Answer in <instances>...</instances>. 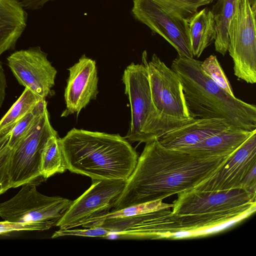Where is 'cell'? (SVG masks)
<instances>
[{
	"instance_id": "obj_13",
	"label": "cell",
	"mask_w": 256,
	"mask_h": 256,
	"mask_svg": "<svg viewBox=\"0 0 256 256\" xmlns=\"http://www.w3.org/2000/svg\"><path fill=\"white\" fill-rule=\"evenodd\" d=\"M6 59L8 66L20 85L42 98L52 94L57 70L40 47L16 50Z\"/></svg>"
},
{
	"instance_id": "obj_20",
	"label": "cell",
	"mask_w": 256,
	"mask_h": 256,
	"mask_svg": "<svg viewBox=\"0 0 256 256\" xmlns=\"http://www.w3.org/2000/svg\"><path fill=\"white\" fill-rule=\"evenodd\" d=\"M237 0H216L210 10L215 22L216 50L224 56L228 52V28L236 5Z\"/></svg>"
},
{
	"instance_id": "obj_23",
	"label": "cell",
	"mask_w": 256,
	"mask_h": 256,
	"mask_svg": "<svg viewBox=\"0 0 256 256\" xmlns=\"http://www.w3.org/2000/svg\"><path fill=\"white\" fill-rule=\"evenodd\" d=\"M47 110V102L44 99L21 118L10 132V138L6 142L8 146L12 150L14 148L34 129Z\"/></svg>"
},
{
	"instance_id": "obj_17",
	"label": "cell",
	"mask_w": 256,
	"mask_h": 256,
	"mask_svg": "<svg viewBox=\"0 0 256 256\" xmlns=\"http://www.w3.org/2000/svg\"><path fill=\"white\" fill-rule=\"evenodd\" d=\"M255 132L256 129L249 130L230 126L180 152L203 158L226 156Z\"/></svg>"
},
{
	"instance_id": "obj_14",
	"label": "cell",
	"mask_w": 256,
	"mask_h": 256,
	"mask_svg": "<svg viewBox=\"0 0 256 256\" xmlns=\"http://www.w3.org/2000/svg\"><path fill=\"white\" fill-rule=\"evenodd\" d=\"M70 72L64 90L66 108L61 116H68L84 108L98 93L96 61L82 55L78 61L68 69Z\"/></svg>"
},
{
	"instance_id": "obj_5",
	"label": "cell",
	"mask_w": 256,
	"mask_h": 256,
	"mask_svg": "<svg viewBox=\"0 0 256 256\" xmlns=\"http://www.w3.org/2000/svg\"><path fill=\"white\" fill-rule=\"evenodd\" d=\"M122 80L131 110L130 127L124 137L130 142H146L192 118L171 117L156 108L152 98L147 70L142 63L128 65L124 70Z\"/></svg>"
},
{
	"instance_id": "obj_31",
	"label": "cell",
	"mask_w": 256,
	"mask_h": 256,
	"mask_svg": "<svg viewBox=\"0 0 256 256\" xmlns=\"http://www.w3.org/2000/svg\"><path fill=\"white\" fill-rule=\"evenodd\" d=\"M184 2L190 4L197 8L207 5L212 2L214 0H180Z\"/></svg>"
},
{
	"instance_id": "obj_7",
	"label": "cell",
	"mask_w": 256,
	"mask_h": 256,
	"mask_svg": "<svg viewBox=\"0 0 256 256\" xmlns=\"http://www.w3.org/2000/svg\"><path fill=\"white\" fill-rule=\"evenodd\" d=\"M256 12L248 0H237L228 30L234 75L251 84L256 82Z\"/></svg>"
},
{
	"instance_id": "obj_10",
	"label": "cell",
	"mask_w": 256,
	"mask_h": 256,
	"mask_svg": "<svg viewBox=\"0 0 256 256\" xmlns=\"http://www.w3.org/2000/svg\"><path fill=\"white\" fill-rule=\"evenodd\" d=\"M256 132L250 136L210 176L193 189L221 191L244 188L256 192Z\"/></svg>"
},
{
	"instance_id": "obj_15",
	"label": "cell",
	"mask_w": 256,
	"mask_h": 256,
	"mask_svg": "<svg viewBox=\"0 0 256 256\" xmlns=\"http://www.w3.org/2000/svg\"><path fill=\"white\" fill-rule=\"evenodd\" d=\"M170 208L159 210L134 216L105 220L92 228H108L112 234L126 238L158 239L168 238V227Z\"/></svg>"
},
{
	"instance_id": "obj_24",
	"label": "cell",
	"mask_w": 256,
	"mask_h": 256,
	"mask_svg": "<svg viewBox=\"0 0 256 256\" xmlns=\"http://www.w3.org/2000/svg\"><path fill=\"white\" fill-rule=\"evenodd\" d=\"M173 204L163 202L162 200L148 202L111 211L106 214L86 222L82 226L86 228H92L94 224L105 220L132 216L159 210L171 208Z\"/></svg>"
},
{
	"instance_id": "obj_18",
	"label": "cell",
	"mask_w": 256,
	"mask_h": 256,
	"mask_svg": "<svg viewBox=\"0 0 256 256\" xmlns=\"http://www.w3.org/2000/svg\"><path fill=\"white\" fill-rule=\"evenodd\" d=\"M26 22L25 8L17 0H0V56L14 48Z\"/></svg>"
},
{
	"instance_id": "obj_8",
	"label": "cell",
	"mask_w": 256,
	"mask_h": 256,
	"mask_svg": "<svg viewBox=\"0 0 256 256\" xmlns=\"http://www.w3.org/2000/svg\"><path fill=\"white\" fill-rule=\"evenodd\" d=\"M58 136L52 126L48 110L38 124L12 150L8 176L10 188L25 184L36 186L45 180L40 172L42 151L48 139Z\"/></svg>"
},
{
	"instance_id": "obj_4",
	"label": "cell",
	"mask_w": 256,
	"mask_h": 256,
	"mask_svg": "<svg viewBox=\"0 0 256 256\" xmlns=\"http://www.w3.org/2000/svg\"><path fill=\"white\" fill-rule=\"evenodd\" d=\"M256 193L244 188L221 191L191 189L178 194L172 218L177 232L209 228L255 212Z\"/></svg>"
},
{
	"instance_id": "obj_29",
	"label": "cell",
	"mask_w": 256,
	"mask_h": 256,
	"mask_svg": "<svg viewBox=\"0 0 256 256\" xmlns=\"http://www.w3.org/2000/svg\"><path fill=\"white\" fill-rule=\"evenodd\" d=\"M26 9L36 10L42 8L48 2L52 0H17Z\"/></svg>"
},
{
	"instance_id": "obj_9",
	"label": "cell",
	"mask_w": 256,
	"mask_h": 256,
	"mask_svg": "<svg viewBox=\"0 0 256 256\" xmlns=\"http://www.w3.org/2000/svg\"><path fill=\"white\" fill-rule=\"evenodd\" d=\"M36 186L24 184L14 197L0 202V217L14 222H51L56 226L72 201L60 196L44 195Z\"/></svg>"
},
{
	"instance_id": "obj_26",
	"label": "cell",
	"mask_w": 256,
	"mask_h": 256,
	"mask_svg": "<svg viewBox=\"0 0 256 256\" xmlns=\"http://www.w3.org/2000/svg\"><path fill=\"white\" fill-rule=\"evenodd\" d=\"M56 226L51 222L18 223L4 220L0 222V235L14 232L43 231Z\"/></svg>"
},
{
	"instance_id": "obj_6",
	"label": "cell",
	"mask_w": 256,
	"mask_h": 256,
	"mask_svg": "<svg viewBox=\"0 0 256 256\" xmlns=\"http://www.w3.org/2000/svg\"><path fill=\"white\" fill-rule=\"evenodd\" d=\"M132 13L139 22L164 38L178 56L193 58L188 22L198 8L178 0H132Z\"/></svg>"
},
{
	"instance_id": "obj_28",
	"label": "cell",
	"mask_w": 256,
	"mask_h": 256,
	"mask_svg": "<svg viewBox=\"0 0 256 256\" xmlns=\"http://www.w3.org/2000/svg\"><path fill=\"white\" fill-rule=\"evenodd\" d=\"M12 150L6 143L0 150V195L10 188L8 166Z\"/></svg>"
},
{
	"instance_id": "obj_25",
	"label": "cell",
	"mask_w": 256,
	"mask_h": 256,
	"mask_svg": "<svg viewBox=\"0 0 256 256\" xmlns=\"http://www.w3.org/2000/svg\"><path fill=\"white\" fill-rule=\"evenodd\" d=\"M202 71L229 94L234 96L232 87L217 58L211 54L202 62Z\"/></svg>"
},
{
	"instance_id": "obj_27",
	"label": "cell",
	"mask_w": 256,
	"mask_h": 256,
	"mask_svg": "<svg viewBox=\"0 0 256 256\" xmlns=\"http://www.w3.org/2000/svg\"><path fill=\"white\" fill-rule=\"evenodd\" d=\"M112 234V231L110 230L101 226L89 228L86 229H59L52 234V238H54L64 236L103 238Z\"/></svg>"
},
{
	"instance_id": "obj_21",
	"label": "cell",
	"mask_w": 256,
	"mask_h": 256,
	"mask_svg": "<svg viewBox=\"0 0 256 256\" xmlns=\"http://www.w3.org/2000/svg\"><path fill=\"white\" fill-rule=\"evenodd\" d=\"M44 99L46 98L25 88L18 100L0 120V136L9 133L21 118Z\"/></svg>"
},
{
	"instance_id": "obj_22",
	"label": "cell",
	"mask_w": 256,
	"mask_h": 256,
	"mask_svg": "<svg viewBox=\"0 0 256 256\" xmlns=\"http://www.w3.org/2000/svg\"><path fill=\"white\" fill-rule=\"evenodd\" d=\"M60 138L58 136L50 138L42 151L40 172L45 180L67 170Z\"/></svg>"
},
{
	"instance_id": "obj_3",
	"label": "cell",
	"mask_w": 256,
	"mask_h": 256,
	"mask_svg": "<svg viewBox=\"0 0 256 256\" xmlns=\"http://www.w3.org/2000/svg\"><path fill=\"white\" fill-rule=\"evenodd\" d=\"M201 63L178 55L171 64L181 82L190 117L224 119L232 126L256 130V106L229 94L202 71Z\"/></svg>"
},
{
	"instance_id": "obj_2",
	"label": "cell",
	"mask_w": 256,
	"mask_h": 256,
	"mask_svg": "<svg viewBox=\"0 0 256 256\" xmlns=\"http://www.w3.org/2000/svg\"><path fill=\"white\" fill-rule=\"evenodd\" d=\"M60 140L67 170L92 180H126L138 158L119 134L73 128Z\"/></svg>"
},
{
	"instance_id": "obj_32",
	"label": "cell",
	"mask_w": 256,
	"mask_h": 256,
	"mask_svg": "<svg viewBox=\"0 0 256 256\" xmlns=\"http://www.w3.org/2000/svg\"><path fill=\"white\" fill-rule=\"evenodd\" d=\"M8 140V138L5 136H0V150L5 145Z\"/></svg>"
},
{
	"instance_id": "obj_1",
	"label": "cell",
	"mask_w": 256,
	"mask_h": 256,
	"mask_svg": "<svg viewBox=\"0 0 256 256\" xmlns=\"http://www.w3.org/2000/svg\"><path fill=\"white\" fill-rule=\"evenodd\" d=\"M145 143L136 165L126 180L112 211L162 200L192 189L210 176L228 156H194L167 148L156 138Z\"/></svg>"
},
{
	"instance_id": "obj_16",
	"label": "cell",
	"mask_w": 256,
	"mask_h": 256,
	"mask_svg": "<svg viewBox=\"0 0 256 256\" xmlns=\"http://www.w3.org/2000/svg\"><path fill=\"white\" fill-rule=\"evenodd\" d=\"M230 126L224 119L192 118L188 123L156 138L164 147L181 151Z\"/></svg>"
},
{
	"instance_id": "obj_11",
	"label": "cell",
	"mask_w": 256,
	"mask_h": 256,
	"mask_svg": "<svg viewBox=\"0 0 256 256\" xmlns=\"http://www.w3.org/2000/svg\"><path fill=\"white\" fill-rule=\"evenodd\" d=\"M126 182L122 180H92L91 186L72 201L56 226L70 229L106 214L114 208Z\"/></svg>"
},
{
	"instance_id": "obj_30",
	"label": "cell",
	"mask_w": 256,
	"mask_h": 256,
	"mask_svg": "<svg viewBox=\"0 0 256 256\" xmlns=\"http://www.w3.org/2000/svg\"><path fill=\"white\" fill-rule=\"evenodd\" d=\"M6 88V76L2 63L0 60V110L5 99Z\"/></svg>"
},
{
	"instance_id": "obj_19",
	"label": "cell",
	"mask_w": 256,
	"mask_h": 256,
	"mask_svg": "<svg viewBox=\"0 0 256 256\" xmlns=\"http://www.w3.org/2000/svg\"><path fill=\"white\" fill-rule=\"evenodd\" d=\"M188 32L194 57H200L214 42L216 32L212 14L205 8L198 11L188 22Z\"/></svg>"
},
{
	"instance_id": "obj_33",
	"label": "cell",
	"mask_w": 256,
	"mask_h": 256,
	"mask_svg": "<svg viewBox=\"0 0 256 256\" xmlns=\"http://www.w3.org/2000/svg\"><path fill=\"white\" fill-rule=\"evenodd\" d=\"M253 10H256V0H248Z\"/></svg>"
},
{
	"instance_id": "obj_12",
	"label": "cell",
	"mask_w": 256,
	"mask_h": 256,
	"mask_svg": "<svg viewBox=\"0 0 256 256\" xmlns=\"http://www.w3.org/2000/svg\"><path fill=\"white\" fill-rule=\"evenodd\" d=\"M142 63L147 70L152 98L156 108L171 117L192 118L186 106L181 82L176 72L155 54L148 62L146 50L142 54Z\"/></svg>"
}]
</instances>
